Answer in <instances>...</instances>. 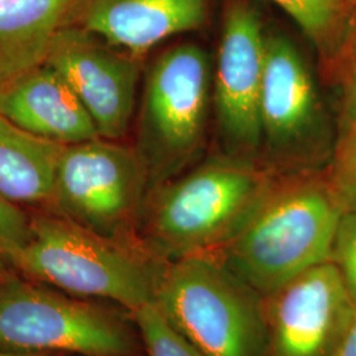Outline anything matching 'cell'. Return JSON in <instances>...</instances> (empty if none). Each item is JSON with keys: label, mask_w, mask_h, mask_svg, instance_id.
Masks as SVG:
<instances>
[{"label": "cell", "mask_w": 356, "mask_h": 356, "mask_svg": "<svg viewBox=\"0 0 356 356\" xmlns=\"http://www.w3.org/2000/svg\"><path fill=\"white\" fill-rule=\"evenodd\" d=\"M285 172L226 154L149 191L138 238L157 259L216 254L250 222Z\"/></svg>", "instance_id": "cell-1"}, {"label": "cell", "mask_w": 356, "mask_h": 356, "mask_svg": "<svg viewBox=\"0 0 356 356\" xmlns=\"http://www.w3.org/2000/svg\"><path fill=\"white\" fill-rule=\"evenodd\" d=\"M344 210L326 169L284 173L242 231L213 256L267 297L330 261Z\"/></svg>", "instance_id": "cell-2"}, {"label": "cell", "mask_w": 356, "mask_h": 356, "mask_svg": "<svg viewBox=\"0 0 356 356\" xmlns=\"http://www.w3.org/2000/svg\"><path fill=\"white\" fill-rule=\"evenodd\" d=\"M165 263L140 242L103 236L42 207L31 214L29 242L0 268L76 297L111 301L132 314L154 301Z\"/></svg>", "instance_id": "cell-3"}, {"label": "cell", "mask_w": 356, "mask_h": 356, "mask_svg": "<svg viewBox=\"0 0 356 356\" xmlns=\"http://www.w3.org/2000/svg\"><path fill=\"white\" fill-rule=\"evenodd\" d=\"M154 306L206 356H266L264 297L213 254L166 261Z\"/></svg>", "instance_id": "cell-4"}, {"label": "cell", "mask_w": 356, "mask_h": 356, "mask_svg": "<svg viewBox=\"0 0 356 356\" xmlns=\"http://www.w3.org/2000/svg\"><path fill=\"white\" fill-rule=\"evenodd\" d=\"M200 47L179 44L153 60L144 79L136 144L149 191L179 176L204 145L210 70Z\"/></svg>", "instance_id": "cell-5"}, {"label": "cell", "mask_w": 356, "mask_h": 356, "mask_svg": "<svg viewBox=\"0 0 356 356\" xmlns=\"http://www.w3.org/2000/svg\"><path fill=\"white\" fill-rule=\"evenodd\" d=\"M3 269V268H1ZM7 273L0 279V350L136 356L141 343L113 310Z\"/></svg>", "instance_id": "cell-6"}, {"label": "cell", "mask_w": 356, "mask_h": 356, "mask_svg": "<svg viewBox=\"0 0 356 356\" xmlns=\"http://www.w3.org/2000/svg\"><path fill=\"white\" fill-rule=\"evenodd\" d=\"M148 193V170L136 148L98 138L63 147L47 209L103 236L140 242Z\"/></svg>", "instance_id": "cell-7"}, {"label": "cell", "mask_w": 356, "mask_h": 356, "mask_svg": "<svg viewBox=\"0 0 356 356\" xmlns=\"http://www.w3.org/2000/svg\"><path fill=\"white\" fill-rule=\"evenodd\" d=\"M260 126L266 161L281 172L314 169L325 154L323 110L313 76L292 41L281 35L266 38Z\"/></svg>", "instance_id": "cell-8"}, {"label": "cell", "mask_w": 356, "mask_h": 356, "mask_svg": "<svg viewBox=\"0 0 356 356\" xmlns=\"http://www.w3.org/2000/svg\"><path fill=\"white\" fill-rule=\"evenodd\" d=\"M141 61L76 24L57 32L45 58L76 92L99 136L115 141L127 135L135 115Z\"/></svg>", "instance_id": "cell-9"}, {"label": "cell", "mask_w": 356, "mask_h": 356, "mask_svg": "<svg viewBox=\"0 0 356 356\" xmlns=\"http://www.w3.org/2000/svg\"><path fill=\"white\" fill-rule=\"evenodd\" d=\"M266 33L254 7L235 0L225 16L214 74V107L229 154L257 159Z\"/></svg>", "instance_id": "cell-10"}, {"label": "cell", "mask_w": 356, "mask_h": 356, "mask_svg": "<svg viewBox=\"0 0 356 356\" xmlns=\"http://www.w3.org/2000/svg\"><path fill=\"white\" fill-rule=\"evenodd\" d=\"M266 356H332L356 317L331 261L300 275L264 297Z\"/></svg>", "instance_id": "cell-11"}, {"label": "cell", "mask_w": 356, "mask_h": 356, "mask_svg": "<svg viewBox=\"0 0 356 356\" xmlns=\"http://www.w3.org/2000/svg\"><path fill=\"white\" fill-rule=\"evenodd\" d=\"M0 113L26 134L58 145L101 138L64 76L45 63L0 83Z\"/></svg>", "instance_id": "cell-12"}, {"label": "cell", "mask_w": 356, "mask_h": 356, "mask_svg": "<svg viewBox=\"0 0 356 356\" xmlns=\"http://www.w3.org/2000/svg\"><path fill=\"white\" fill-rule=\"evenodd\" d=\"M206 16V0H81L72 24L143 60L166 38L200 28Z\"/></svg>", "instance_id": "cell-13"}, {"label": "cell", "mask_w": 356, "mask_h": 356, "mask_svg": "<svg viewBox=\"0 0 356 356\" xmlns=\"http://www.w3.org/2000/svg\"><path fill=\"white\" fill-rule=\"evenodd\" d=\"M81 0H0V83L44 64Z\"/></svg>", "instance_id": "cell-14"}, {"label": "cell", "mask_w": 356, "mask_h": 356, "mask_svg": "<svg viewBox=\"0 0 356 356\" xmlns=\"http://www.w3.org/2000/svg\"><path fill=\"white\" fill-rule=\"evenodd\" d=\"M63 147L26 134L0 113V191L15 204L49 207Z\"/></svg>", "instance_id": "cell-15"}, {"label": "cell", "mask_w": 356, "mask_h": 356, "mask_svg": "<svg viewBox=\"0 0 356 356\" xmlns=\"http://www.w3.org/2000/svg\"><path fill=\"white\" fill-rule=\"evenodd\" d=\"M288 13L316 45L321 60L334 65L355 0H272Z\"/></svg>", "instance_id": "cell-16"}, {"label": "cell", "mask_w": 356, "mask_h": 356, "mask_svg": "<svg viewBox=\"0 0 356 356\" xmlns=\"http://www.w3.org/2000/svg\"><path fill=\"white\" fill-rule=\"evenodd\" d=\"M132 318L147 356H206L168 323L153 302L132 313Z\"/></svg>", "instance_id": "cell-17"}, {"label": "cell", "mask_w": 356, "mask_h": 356, "mask_svg": "<svg viewBox=\"0 0 356 356\" xmlns=\"http://www.w3.org/2000/svg\"><path fill=\"white\" fill-rule=\"evenodd\" d=\"M344 207H356V124H343L326 168Z\"/></svg>", "instance_id": "cell-18"}, {"label": "cell", "mask_w": 356, "mask_h": 356, "mask_svg": "<svg viewBox=\"0 0 356 356\" xmlns=\"http://www.w3.org/2000/svg\"><path fill=\"white\" fill-rule=\"evenodd\" d=\"M330 73L338 78L341 86L342 126L356 124V0Z\"/></svg>", "instance_id": "cell-19"}, {"label": "cell", "mask_w": 356, "mask_h": 356, "mask_svg": "<svg viewBox=\"0 0 356 356\" xmlns=\"http://www.w3.org/2000/svg\"><path fill=\"white\" fill-rule=\"evenodd\" d=\"M330 261L356 307V207H347L341 216L331 248Z\"/></svg>", "instance_id": "cell-20"}, {"label": "cell", "mask_w": 356, "mask_h": 356, "mask_svg": "<svg viewBox=\"0 0 356 356\" xmlns=\"http://www.w3.org/2000/svg\"><path fill=\"white\" fill-rule=\"evenodd\" d=\"M31 239V214L0 191V267Z\"/></svg>", "instance_id": "cell-21"}, {"label": "cell", "mask_w": 356, "mask_h": 356, "mask_svg": "<svg viewBox=\"0 0 356 356\" xmlns=\"http://www.w3.org/2000/svg\"><path fill=\"white\" fill-rule=\"evenodd\" d=\"M332 356H356V317L344 332Z\"/></svg>", "instance_id": "cell-22"}, {"label": "cell", "mask_w": 356, "mask_h": 356, "mask_svg": "<svg viewBox=\"0 0 356 356\" xmlns=\"http://www.w3.org/2000/svg\"><path fill=\"white\" fill-rule=\"evenodd\" d=\"M0 356H61V354H51V353H15V351L0 350Z\"/></svg>", "instance_id": "cell-23"}]
</instances>
